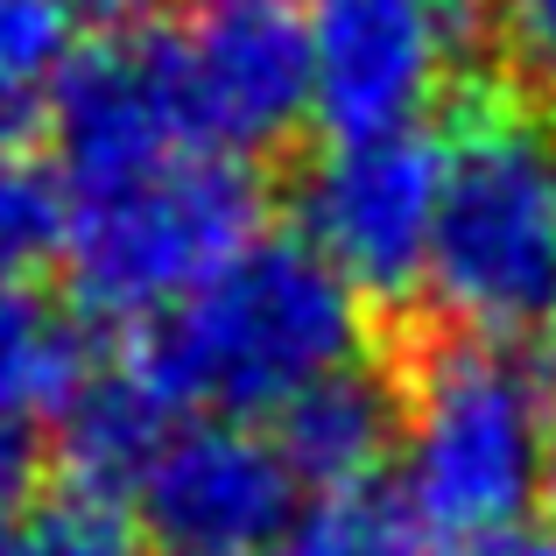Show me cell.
Masks as SVG:
<instances>
[{
	"mask_svg": "<svg viewBox=\"0 0 556 556\" xmlns=\"http://www.w3.org/2000/svg\"><path fill=\"white\" fill-rule=\"evenodd\" d=\"M367 303L311 240H247L218 275L141 325L127 367L169 416H282L303 388L359 359Z\"/></svg>",
	"mask_w": 556,
	"mask_h": 556,
	"instance_id": "1",
	"label": "cell"
},
{
	"mask_svg": "<svg viewBox=\"0 0 556 556\" xmlns=\"http://www.w3.org/2000/svg\"><path fill=\"white\" fill-rule=\"evenodd\" d=\"M556 394L529 345L444 331L402 374V507L437 543L521 529L549 479Z\"/></svg>",
	"mask_w": 556,
	"mask_h": 556,
	"instance_id": "2",
	"label": "cell"
},
{
	"mask_svg": "<svg viewBox=\"0 0 556 556\" xmlns=\"http://www.w3.org/2000/svg\"><path fill=\"white\" fill-rule=\"evenodd\" d=\"M437 317L472 339H529L556 317V127L543 113H472L444 149L430 240Z\"/></svg>",
	"mask_w": 556,
	"mask_h": 556,
	"instance_id": "3",
	"label": "cell"
},
{
	"mask_svg": "<svg viewBox=\"0 0 556 556\" xmlns=\"http://www.w3.org/2000/svg\"><path fill=\"white\" fill-rule=\"evenodd\" d=\"M261 240V184L232 155H163L64 190V275L92 317L155 325L204 275Z\"/></svg>",
	"mask_w": 556,
	"mask_h": 556,
	"instance_id": "4",
	"label": "cell"
},
{
	"mask_svg": "<svg viewBox=\"0 0 556 556\" xmlns=\"http://www.w3.org/2000/svg\"><path fill=\"white\" fill-rule=\"evenodd\" d=\"M303 240L353 282L359 303H402L430 275V240L444 212V141L422 127L331 135L303 169Z\"/></svg>",
	"mask_w": 556,
	"mask_h": 556,
	"instance_id": "5",
	"label": "cell"
},
{
	"mask_svg": "<svg viewBox=\"0 0 556 556\" xmlns=\"http://www.w3.org/2000/svg\"><path fill=\"white\" fill-rule=\"evenodd\" d=\"M472 28V0H311L303 36H311L317 121L331 135L422 127Z\"/></svg>",
	"mask_w": 556,
	"mask_h": 556,
	"instance_id": "6",
	"label": "cell"
},
{
	"mask_svg": "<svg viewBox=\"0 0 556 556\" xmlns=\"http://www.w3.org/2000/svg\"><path fill=\"white\" fill-rule=\"evenodd\" d=\"M169 42H177L190 135L204 155L254 163L289 149L303 121H317L311 36H303V14H289L282 0L204 8L190 28H169Z\"/></svg>",
	"mask_w": 556,
	"mask_h": 556,
	"instance_id": "7",
	"label": "cell"
},
{
	"mask_svg": "<svg viewBox=\"0 0 556 556\" xmlns=\"http://www.w3.org/2000/svg\"><path fill=\"white\" fill-rule=\"evenodd\" d=\"M296 472L275 437L232 416H198L163 437L135 486V521L169 556H254L296 521Z\"/></svg>",
	"mask_w": 556,
	"mask_h": 556,
	"instance_id": "8",
	"label": "cell"
},
{
	"mask_svg": "<svg viewBox=\"0 0 556 556\" xmlns=\"http://www.w3.org/2000/svg\"><path fill=\"white\" fill-rule=\"evenodd\" d=\"M50 135H56V184L64 190L198 149L169 28L135 22L71 56V71L50 92Z\"/></svg>",
	"mask_w": 556,
	"mask_h": 556,
	"instance_id": "9",
	"label": "cell"
},
{
	"mask_svg": "<svg viewBox=\"0 0 556 556\" xmlns=\"http://www.w3.org/2000/svg\"><path fill=\"white\" fill-rule=\"evenodd\" d=\"M275 451L296 472V486H311L317 501L374 493L380 465L402 451V380L367 367V359L325 374L275 416Z\"/></svg>",
	"mask_w": 556,
	"mask_h": 556,
	"instance_id": "10",
	"label": "cell"
},
{
	"mask_svg": "<svg viewBox=\"0 0 556 556\" xmlns=\"http://www.w3.org/2000/svg\"><path fill=\"white\" fill-rule=\"evenodd\" d=\"M169 430H177V416H169L163 394L127 367V359L92 367V380H85V388L71 394V408L56 416L64 486H92V493H121L127 501Z\"/></svg>",
	"mask_w": 556,
	"mask_h": 556,
	"instance_id": "11",
	"label": "cell"
},
{
	"mask_svg": "<svg viewBox=\"0 0 556 556\" xmlns=\"http://www.w3.org/2000/svg\"><path fill=\"white\" fill-rule=\"evenodd\" d=\"M85 380H92V353L64 311L36 296L0 303V422L8 430H36L42 416L56 422Z\"/></svg>",
	"mask_w": 556,
	"mask_h": 556,
	"instance_id": "12",
	"label": "cell"
},
{
	"mask_svg": "<svg viewBox=\"0 0 556 556\" xmlns=\"http://www.w3.org/2000/svg\"><path fill=\"white\" fill-rule=\"evenodd\" d=\"M78 0H0V127L22 135L78 56Z\"/></svg>",
	"mask_w": 556,
	"mask_h": 556,
	"instance_id": "13",
	"label": "cell"
},
{
	"mask_svg": "<svg viewBox=\"0 0 556 556\" xmlns=\"http://www.w3.org/2000/svg\"><path fill=\"white\" fill-rule=\"evenodd\" d=\"M275 556H437V535L402 501L339 493V501H317L303 521H289Z\"/></svg>",
	"mask_w": 556,
	"mask_h": 556,
	"instance_id": "14",
	"label": "cell"
},
{
	"mask_svg": "<svg viewBox=\"0 0 556 556\" xmlns=\"http://www.w3.org/2000/svg\"><path fill=\"white\" fill-rule=\"evenodd\" d=\"M56 240H64V184L22 155H0V303L22 296Z\"/></svg>",
	"mask_w": 556,
	"mask_h": 556,
	"instance_id": "15",
	"label": "cell"
},
{
	"mask_svg": "<svg viewBox=\"0 0 556 556\" xmlns=\"http://www.w3.org/2000/svg\"><path fill=\"white\" fill-rule=\"evenodd\" d=\"M28 549L36 556H141V521L127 515L121 493L64 486L28 515Z\"/></svg>",
	"mask_w": 556,
	"mask_h": 556,
	"instance_id": "16",
	"label": "cell"
},
{
	"mask_svg": "<svg viewBox=\"0 0 556 556\" xmlns=\"http://www.w3.org/2000/svg\"><path fill=\"white\" fill-rule=\"evenodd\" d=\"M486 14L515 64L535 78V92L556 99V0H486Z\"/></svg>",
	"mask_w": 556,
	"mask_h": 556,
	"instance_id": "17",
	"label": "cell"
},
{
	"mask_svg": "<svg viewBox=\"0 0 556 556\" xmlns=\"http://www.w3.org/2000/svg\"><path fill=\"white\" fill-rule=\"evenodd\" d=\"M36 479H42L36 430H8V422H0V529H14V515H28Z\"/></svg>",
	"mask_w": 556,
	"mask_h": 556,
	"instance_id": "18",
	"label": "cell"
},
{
	"mask_svg": "<svg viewBox=\"0 0 556 556\" xmlns=\"http://www.w3.org/2000/svg\"><path fill=\"white\" fill-rule=\"evenodd\" d=\"M465 556H556V529H507L493 543H472Z\"/></svg>",
	"mask_w": 556,
	"mask_h": 556,
	"instance_id": "19",
	"label": "cell"
},
{
	"mask_svg": "<svg viewBox=\"0 0 556 556\" xmlns=\"http://www.w3.org/2000/svg\"><path fill=\"white\" fill-rule=\"evenodd\" d=\"M0 556H36V549H28L22 529H0Z\"/></svg>",
	"mask_w": 556,
	"mask_h": 556,
	"instance_id": "20",
	"label": "cell"
},
{
	"mask_svg": "<svg viewBox=\"0 0 556 556\" xmlns=\"http://www.w3.org/2000/svg\"><path fill=\"white\" fill-rule=\"evenodd\" d=\"M543 501H549V521H556V437H549V479H543Z\"/></svg>",
	"mask_w": 556,
	"mask_h": 556,
	"instance_id": "21",
	"label": "cell"
},
{
	"mask_svg": "<svg viewBox=\"0 0 556 556\" xmlns=\"http://www.w3.org/2000/svg\"><path fill=\"white\" fill-rule=\"evenodd\" d=\"M198 8H261V0H198Z\"/></svg>",
	"mask_w": 556,
	"mask_h": 556,
	"instance_id": "22",
	"label": "cell"
},
{
	"mask_svg": "<svg viewBox=\"0 0 556 556\" xmlns=\"http://www.w3.org/2000/svg\"><path fill=\"white\" fill-rule=\"evenodd\" d=\"M472 8H479V14H486V0H472Z\"/></svg>",
	"mask_w": 556,
	"mask_h": 556,
	"instance_id": "23",
	"label": "cell"
}]
</instances>
